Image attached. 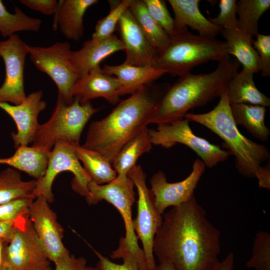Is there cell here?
I'll return each mask as SVG.
<instances>
[{
    "label": "cell",
    "mask_w": 270,
    "mask_h": 270,
    "mask_svg": "<svg viewBox=\"0 0 270 270\" xmlns=\"http://www.w3.org/2000/svg\"><path fill=\"white\" fill-rule=\"evenodd\" d=\"M254 74L242 68L230 82L226 88L230 104H244L270 106V99L256 88L254 80Z\"/></svg>",
    "instance_id": "obj_24"
},
{
    "label": "cell",
    "mask_w": 270,
    "mask_h": 270,
    "mask_svg": "<svg viewBox=\"0 0 270 270\" xmlns=\"http://www.w3.org/2000/svg\"><path fill=\"white\" fill-rule=\"evenodd\" d=\"M246 266L256 270H270V234L268 232L259 231L256 233L251 257Z\"/></svg>",
    "instance_id": "obj_34"
},
{
    "label": "cell",
    "mask_w": 270,
    "mask_h": 270,
    "mask_svg": "<svg viewBox=\"0 0 270 270\" xmlns=\"http://www.w3.org/2000/svg\"><path fill=\"white\" fill-rule=\"evenodd\" d=\"M153 270H178L173 264L168 262H160Z\"/></svg>",
    "instance_id": "obj_45"
},
{
    "label": "cell",
    "mask_w": 270,
    "mask_h": 270,
    "mask_svg": "<svg viewBox=\"0 0 270 270\" xmlns=\"http://www.w3.org/2000/svg\"><path fill=\"white\" fill-rule=\"evenodd\" d=\"M117 28L124 47V64L152 66L156 50L150 44L129 10L123 14Z\"/></svg>",
    "instance_id": "obj_17"
},
{
    "label": "cell",
    "mask_w": 270,
    "mask_h": 270,
    "mask_svg": "<svg viewBox=\"0 0 270 270\" xmlns=\"http://www.w3.org/2000/svg\"><path fill=\"white\" fill-rule=\"evenodd\" d=\"M258 180V186L267 190L270 188V166H261L257 170L256 176Z\"/></svg>",
    "instance_id": "obj_42"
},
{
    "label": "cell",
    "mask_w": 270,
    "mask_h": 270,
    "mask_svg": "<svg viewBox=\"0 0 270 270\" xmlns=\"http://www.w3.org/2000/svg\"><path fill=\"white\" fill-rule=\"evenodd\" d=\"M234 254L232 252H229L222 260H220L208 270H234Z\"/></svg>",
    "instance_id": "obj_43"
},
{
    "label": "cell",
    "mask_w": 270,
    "mask_h": 270,
    "mask_svg": "<svg viewBox=\"0 0 270 270\" xmlns=\"http://www.w3.org/2000/svg\"><path fill=\"white\" fill-rule=\"evenodd\" d=\"M220 231L194 196L164 214L154 242L160 262L178 270H208L220 260Z\"/></svg>",
    "instance_id": "obj_1"
},
{
    "label": "cell",
    "mask_w": 270,
    "mask_h": 270,
    "mask_svg": "<svg viewBox=\"0 0 270 270\" xmlns=\"http://www.w3.org/2000/svg\"><path fill=\"white\" fill-rule=\"evenodd\" d=\"M102 70L119 80L121 84L120 96L132 94L166 74L165 71L154 66H134L124 63L114 66L105 64Z\"/></svg>",
    "instance_id": "obj_22"
},
{
    "label": "cell",
    "mask_w": 270,
    "mask_h": 270,
    "mask_svg": "<svg viewBox=\"0 0 270 270\" xmlns=\"http://www.w3.org/2000/svg\"><path fill=\"white\" fill-rule=\"evenodd\" d=\"M98 0H60L54 14L53 28L59 26L68 40L78 41L84 34V16L87 10Z\"/></svg>",
    "instance_id": "obj_21"
},
{
    "label": "cell",
    "mask_w": 270,
    "mask_h": 270,
    "mask_svg": "<svg viewBox=\"0 0 270 270\" xmlns=\"http://www.w3.org/2000/svg\"><path fill=\"white\" fill-rule=\"evenodd\" d=\"M42 90L33 92L17 105L0 102V108L6 112L15 122L17 132L12 134L14 147L28 146L33 142L40 124L39 114L46 108V102L42 100Z\"/></svg>",
    "instance_id": "obj_16"
},
{
    "label": "cell",
    "mask_w": 270,
    "mask_h": 270,
    "mask_svg": "<svg viewBox=\"0 0 270 270\" xmlns=\"http://www.w3.org/2000/svg\"><path fill=\"white\" fill-rule=\"evenodd\" d=\"M6 241L5 240L0 239V270L2 264L4 252Z\"/></svg>",
    "instance_id": "obj_46"
},
{
    "label": "cell",
    "mask_w": 270,
    "mask_h": 270,
    "mask_svg": "<svg viewBox=\"0 0 270 270\" xmlns=\"http://www.w3.org/2000/svg\"><path fill=\"white\" fill-rule=\"evenodd\" d=\"M151 17L170 36H175L176 32L174 18L163 0H143Z\"/></svg>",
    "instance_id": "obj_35"
},
{
    "label": "cell",
    "mask_w": 270,
    "mask_h": 270,
    "mask_svg": "<svg viewBox=\"0 0 270 270\" xmlns=\"http://www.w3.org/2000/svg\"><path fill=\"white\" fill-rule=\"evenodd\" d=\"M218 7L220 12L218 16L208 19L222 30L237 28L236 0H220Z\"/></svg>",
    "instance_id": "obj_36"
},
{
    "label": "cell",
    "mask_w": 270,
    "mask_h": 270,
    "mask_svg": "<svg viewBox=\"0 0 270 270\" xmlns=\"http://www.w3.org/2000/svg\"><path fill=\"white\" fill-rule=\"evenodd\" d=\"M270 8V0L236 1L238 28L252 38L258 34V22Z\"/></svg>",
    "instance_id": "obj_31"
},
{
    "label": "cell",
    "mask_w": 270,
    "mask_h": 270,
    "mask_svg": "<svg viewBox=\"0 0 270 270\" xmlns=\"http://www.w3.org/2000/svg\"><path fill=\"white\" fill-rule=\"evenodd\" d=\"M14 12H9L0 0V32L4 38H9L18 32L40 30V19L29 17L18 6H14Z\"/></svg>",
    "instance_id": "obj_32"
},
{
    "label": "cell",
    "mask_w": 270,
    "mask_h": 270,
    "mask_svg": "<svg viewBox=\"0 0 270 270\" xmlns=\"http://www.w3.org/2000/svg\"><path fill=\"white\" fill-rule=\"evenodd\" d=\"M152 146L149 130L146 126L129 140L114 158L112 166L117 176H128L138 158L150 152Z\"/></svg>",
    "instance_id": "obj_26"
},
{
    "label": "cell",
    "mask_w": 270,
    "mask_h": 270,
    "mask_svg": "<svg viewBox=\"0 0 270 270\" xmlns=\"http://www.w3.org/2000/svg\"><path fill=\"white\" fill-rule=\"evenodd\" d=\"M28 216L50 261L54 264L70 254L62 241L64 229L50 203L44 197L34 200L28 208Z\"/></svg>",
    "instance_id": "obj_14"
},
{
    "label": "cell",
    "mask_w": 270,
    "mask_h": 270,
    "mask_svg": "<svg viewBox=\"0 0 270 270\" xmlns=\"http://www.w3.org/2000/svg\"><path fill=\"white\" fill-rule=\"evenodd\" d=\"M132 1V0H122L110 2V10L108 15L98 22L92 38L99 40L114 34L120 18L129 8Z\"/></svg>",
    "instance_id": "obj_33"
},
{
    "label": "cell",
    "mask_w": 270,
    "mask_h": 270,
    "mask_svg": "<svg viewBox=\"0 0 270 270\" xmlns=\"http://www.w3.org/2000/svg\"><path fill=\"white\" fill-rule=\"evenodd\" d=\"M15 220L0 222V239L7 240L10 238L14 229Z\"/></svg>",
    "instance_id": "obj_44"
},
{
    "label": "cell",
    "mask_w": 270,
    "mask_h": 270,
    "mask_svg": "<svg viewBox=\"0 0 270 270\" xmlns=\"http://www.w3.org/2000/svg\"><path fill=\"white\" fill-rule=\"evenodd\" d=\"M168 45L156 52L152 66L179 77L209 61L230 58L224 41L192 34L188 29L170 37Z\"/></svg>",
    "instance_id": "obj_5"
},
{
    "label": "cell",
    "mask_w": 270,
    "mask_h": 270,
    "mask_svg": "<svg viewBox=\"0 0 270 270\" xmlns=\"http://www.w3.org/2000/svg\"><path fill=\"white\" fill-rule=\"evenodd\" d=\"M37 180H23L20 172L8 168L0 172V204L22 198H35Z\"/></svg>",
    "instance_id": "obj_29"
},
{
    "label": "cell",
    "mask_w": 270,
    "mask_h": 270,
    "mask_svg": "<svg viewBox=\"0 0 270 270\" xmlns=\"http://www.w3.org/2000/svg\"><path fill=\"white\" fill-rule=\"evenodd\" d=\"M50 266L28 210L15 220L13 233L6 241L0 270H40Z\"/></svg>",
    "instance_id": "obj_8"
},
{
    "label": "cell",
    "mask_w": 270,
    "mask_h": 270,
    "mask_svg": "<svg viewBox=\"0 0 270 270\" xmlns=\"http://www.w3.org/2000/svg\"><path fill=\"white\" fill-rule=\"evenodd\" d=\"M124 49L120 38L114 34L99 40L91 38L85 42L80 50L72 51L70 61L80 78L100 66L102 61L109 56Z\"/></svg>",
    "instance_id": "obj_19"
},
{
    "label": "cell",
    "mask_w": 270,
    "mask_h": 270,
    "mask_svg": "<svg viewBox=\"0 0 270 270\" xmlns=\"http://www.w3.org/2000/svg\"><path fill=\"white\" fill-rule=\"evenodd\" d=\"M92 249L98 258L96 266V270H140L137 260L130 252L122 254L120 258L123 260V262L121 264H118L111 261L98 252Z\"/></svg>",
    "instance_id": "obj_37"
},
{
    "label": "cell",
    "mask_w": 270,
    "mask_h": 270,
    "mask_svg": "<svg viewBox=\"0 0 270 270\" xmlns=\"http://www.w3.org/2000/svg\"><path fill=\"white\" fill-rule=\"evenodd\" d=\"M220 98L217 105L210 112L188 113L184 118L204 126L220 138L230 154L234 156L238 172L246 178H255L258 168L270 160V152L264 145L240 133L231 112L226 90Z\"/></svg>",
    "instance_id": "obj_4"
},
{
    "label": "cell",
    "mask_w": 270,
    "mask_h": 270,
    "mask_svg": "<svg viewBox=\"0 0 270 270\" xmlns=\"http://www.w3.org/2000/svg\"><path fill=\"white\" fill-rule=\"evenodd\" d=\"M40 270H53L52 268L50 267V266H48L47 267H46L44 268H43Z\"/></svg>",
    "instance_id": "obj_47"
},
{
    "label": "cell",
    "mask_w": 270,
    "mask_h": 270,
    "mask_svg": "<svg viewBox=\"0 0 270 270\" xmlns=\"http://www.w3.org/2000/svg\"><path fill=\"white\" fill-rule=\"evenodd\" d=\"M183 118L168 124H158L156 129L149 130L152 144L168 148L177 144L190 148L200 158L206 166L212 168L227 160L230 155L228 150L195 134Z\"/></svg>",
    "instance_id": "obj_11"
},
{
    "label": "cell",
    "mask_w": 270,
    "mask_h": 270,
    "mask_svg": "<svg viewBox=\"0 0 270 270\" xmlns=\"http://www.w3.org/2000/svg\"><path fill=\"white\" fill-rule=\"evenodd\" d=\"M253 40L252 46L256 50L260 64L262 76H270V35L258 34Z\"/></svg>",
    "instance_id": "obj_38"
},
{
    "label": "cell",
    "mask_w": 270,
    "mask_h": 270,
    "mask_svg": "<svg viewBox=\"0 0 270 270\" xmlns=\"http://www.w3.org/2000/svg\"><path fill=\"white\" fill-rule=\"evenodd\" d=\"M168 86L150 84L119 102L106 117L90 124L82 146L98 152L112 164L122 148L149 124Z\"/></svg>",
    "instance_id": "obj_2"
},
{
    "label": "cell",
    "mask_w": 270,
    "mask_h": 270,
    "mask_svg": "<svg viewBox=\"0 0 270 270\" xmlns=\"http://www.w3.org/2000/svg\"><path fill=\"white\" fill-rule=\"evenodd\" d=\"M72 50L66 42L48 46H29L28 54L36 68L47 74L55 82L59 96L66 104L74 101L72 91L80 76L70 61Z\"/></svg>",
    "instance_id": "obj_10"
},
{
    "label": "cell",
    "mask_w": 270,
    "mask_h": 270,
    "mask_svg": "<svg viewBox=\"0 0 270 270\" xmlns=\"http://www.w3.org/2000/svg\"><path fill=\"white\" fill-rule=\"evenodd\" d=\"M75 153L84 164L91 180L97 184H104L113 180L117 174L112 164L98 152L79 144L72 145Z\"/></svg>",
    "instance_id": "obj_28"
},
{
    "label": "cell",
    "mask_w": 270,
    "mask_h": 270,
    "mask_svg": "<svg viewBox=\"0 0 270 270\" xmlns=\"http://www.w3.org/2000/svg\"><path fill=\"white\" fill-rule=\"evenodd\" d=\"M174 13V21L177 32L187 30V27L196 30L199 36L216 38L222 29L214 24L200 12V0H168Z\"/></svg>",
    "instance_id": "obj_20"
},
{
    "label": "cell",
    "mask_w": 270,
    "mask_h": 270,
    "mask_svg": "<svg viewBox=\"0 0 270 270\" xmlns=\"http://www.w3.org/2000/svg\"><path fill=\"white\" fill-rule=\"evenodd\" d=\"M34 199L22 198L0 204V222L15 220L28 210Z\"/></svg>",
    "instance_id": "obj_39"
},
{
    "label": "cell",
    "mask_w": 270,
    "mask_h": 270,
    "mask_svg": "<svg viewBox=\"0 0 270 270\" xmlns=\"http://www.w3.org/2000/svg\"><path fill=\"white\" fill-rule=\"evenodd\" d=\"M134 184L126 176L116 177L104 184L88 183V196L85 198L89 204H95L104 200L112 204L120 213L124 224L125 236L120 240L118 247L110 254L113 259L120 258L126 252L137 260L140 270H147L144 252L138 244V238L132 226V206L136 200Z\"/></svg>",
    "instance_id": "obj_6"
},
{
    "label": "cell",
    "mask_w": 270,
    "mask_h": 270,
    "mask_svg": "<svg viewBox=\"0 0 270 270\" xmlns=\"http://www.w3.org/2000/svg\"><path fill=\"white\" fill-rule=\"evenodd\" d=\"M230 110L236 124L244 127L255 138L267 142L270 130L265 124V107L244 104H230Z\"/></svg>",
    "instance_id": "obj_27"
},
{
    "label": "cell",
    "mask_w": 270,
    "mask_h": 270,
    "mask_svg": "<svg viewBox=\"0 0 270 270\" xmlns=\"http://www.w3.org/2000/svg\"><path fill=\"white\" fill-rule=\"evenodd\" d=\"M136 186L138 199L137 214L132 220V226L138 239L142 246L147 270H153L156 266L154 258V242L160 228L162 218L156 210L150 189L146 184V175L140 165H136L128 174Z\"/></svg>",
    "instance_id": "obj_9"
},
{
    "label": "cell",
    "mask_w": 270,
    "mask_h": 270,
    "mask_svg": "<svg viewBox=\"0 0 270 270\" xmlns=\"http://www.w3.org/2000/svg\"><path fill=\"white\" fill-rule=\"evenodd\" d=\"M50 152L34 146H22L16 148L12 156L0 158V164L8 165L39 180L46 172Z\"/></svg>",
    "instance_id": "obj_23"
},
{
    "label": "cell",
    "mask_w": 270,
    "mask_h": 270,
    "mask_svg": "<svg viewBox=\"0 0 270 270\" xmlns=\"http://www.w3.org/2000/svg\"><path fill=\"white\" fill-rule=\"evenodd\" d=\"M240 63L228 59L218 62L213 71L191 72L179 77L164 92L148 124H168L184 118L188 112L220 97L238 72Z\"/></svg>",
    "instance_id": "obj_3"
},
{
    "label": "cell",
    "mask_w": 270,
    "mask_h": 270,
    "mask_svg": "<svg viewBox=\"0 0 270 270\" xmlns=\"http://www.w3.org/2000/svg\"><path fill=\"white\" fill-rule=\"evenodd\" d=\"M100 110L95 108L90 102L80 104L77 98L67 104L58 96L54 110L47 122L40 124L32 146L50 152L58 141L79 144L86 124Z\"/></svg>",
    "instance_id": "obj_7"
},
{
    "label": "cell",
    "mask_w": 270,
    "mask_h": 270,
    "mask_svg": "<svg viewBox=\"0 0 270 270\" xmlns=\"http://www.w3.org/2000/svg\"><path fill=\"white\" fill-rule=\"evenodd\" d=\"M20 2L29 8L48 16L54 14L58 6L56 0H20Z\"/></svg>",
    "instance_id": "obj_41"
},
{
    "label": "cell",
    "mask_w": 270,
    "mask_h": 270,
    "mask_svg": "<svg viewBox=\"0 0 270 270\" xmlns=\"http://www.w3.org/2000/svg\"><path fill=\"white\" fill-rule=\"evenodd\" d=\"M206 166L200 158L193 162L192 170L184 180L176 182L166 180L164 172L158 170L151 177L150 190L155 206L161 214L170 206H178L188 202L194 196V190L204 173Z\"/></svg>",
    "instance_id": "obj_15"
},
{
    "label": "cell",
    "mask_w": 270,
    "mask_h": 270,
    "mask_svg": "<svg viewBox=\"0 0 270 270\" xmlns=\"http://www.w3.org/2000/svg\"><path fill=\"white\" fill-rule=\"evenodd\" d=\"M120 88L118 78L104 72L100 66L77 80L72 89V95L82 104L92 99L102 98L115 105L120 100Z\"/></svg>",
    "instance_id": "obj_18"
},
{
    "label": "cell",
    "mask_w": 270,
    "mask_h": 270,
    "mask_svg": "<svg viewBox=\"0 0 270 270\" xmlns=\"http://www.w3.org/2000/svg\"><path fill=\"white\" fill-rule=\"evenodd\" d=\"M129 10L150 44L156 51L163 50L168 45L170 36L150 15L143 0H132Z\"/></svg>",
    "instance_id": "obj_30"
},
{
    "label": "cell",
    "mask_w": 270,
    "mask_h": 270,
    "mask_svg": "<svg viewBox=\"0 0 270 270\" xmlns=\"http://www.w3.org/2000/svg\"><path fill=\"white\" fill-rule=\"evenodd\" d=\"M221 34L225 40L229 55L234 56L244 68L254 74L260 71V60L252 46L253 38L238 28L222 30Z\"/></svg>",
    "instance_id": "obj_25"
},
{
    "label": "cell",
    "mask_w": 270,
    "mask_h": 270,
    "mask_svg": "<svg viewBox=\"0 0 270 270\" xmlns=\"http://www.w3.org/2000/svg\"><path fill=\"white\" fill-rule=\"evenodd\" d=\"M29 45L19 36L14 34L0 40V56L5 66V78L0 87V102L17 105L26 96L24 89V68Z\"/></svg>",
    "instance_id": "obj_13"
},
{
    "label": "cell",
    "mask_w": 270,
    "mask_h": 270,
    "mask_svg": "<svg viewBox=\"0 0 270 270\" xmlns=\"http://www.w3.org/2000/svg\"><path fill=\"white\" fill-rule=\"evenodd\" d=\"M70 172L74 178L72 181L73 190L86 198L88 194V186L91 179L78 159L73 146L65 141H58L54 146L50 154L44 176L37 180L34 196L44 197L50 204L53 202V182L60 173Z\"/></svg>",
    "instance_id": "obj_12"
},
{
    "label": "cell",
    "mask_w": 270,
    "mask_h": 270,
    "mask_svg": "<svg viewBox=\"0 0 270 270\" xmlns=\"http://www.w3.org/2000/svg\"><path fill=\"white\" fill-rule=\"evenodd\" d=\"M54 265V270H96V267L88 266L84 258H76L70 253L60 258Z\"/></svg>",
    "instance_id": "obj_40"
}]
</instances>
